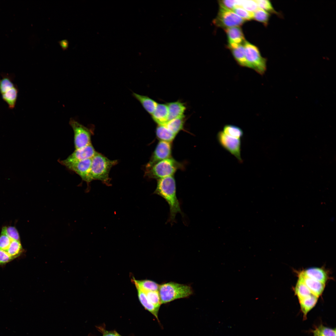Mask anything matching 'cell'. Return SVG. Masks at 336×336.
<instances>
[{"label": "cell", "mask_w": 336, "mask_h": 336, "mask_svg": "<svg viewBox=\"0 0 336 336\" xmlns=\"http://www.w3.org/2000/svg\"><path fill=\"white\" fill-rule=\"evenodd\" d=\"M154 193L162 197L168 203L170 208L169 222L175 221L178 213L183 215L176 196V182L173 175L157 180Z\"/></svg>", "instance_id": "cell-1"}, {"label": "cell", "mask_w": 336, "mask_h": 336, "mask_svg": "<svg viewBox=\"0 0 336 336\" xmlns=\"http://www.w3.org/2000/svg\"><path fill=\"white\" fill-rule=\"evenodd\" d=\"M158 291L161 304L189 297L193 293L192 287L189 285L172 282L160 285Z\"/></svg>", "instance_id": "cell-2"}, {"label": "cell", "mask_w": 336, "mask_h": 336, "mask_svg": "<svg viewBox=\"0 0 336 336\" xmlns=\"http://www.w3.org/2000/svg\"><path fill=\"white\" fill-rule=\"evenodd\" d=\"M116 160H111L100 153L96 152L91 158L90 171L91 181L99 180L105 184H109L110 171L113 166L117 163Z\"/></svg>", "instance_id": "cell-3"}, {"label": "cell", "mask_w": 336, "mask_h": 336, "mask_svg": "<svg viewBox=\"0 0 336 336\" xmlns=\"http://www.w3.org/2000/svg\"><path fill=\"white\" fill-rule=\"evenodd\" d=\"M181 167V164L171 157L158 161L146 169L145 175L149 178L157 180L173 175Z\"/></svg>", "instance_id": "cell-4"}, {"label": "cell", "mask_w": 336, "mask_h": 336, "mask_svg": "<svg viewBox=\"0 0 336 336\" xmlns=\"http://www.w3.org/2000/svg\"><path fill=\"white\" fill-rule=\"evenodd\" d=\"M243 45L248 67L261 75H263L266 70V59L261 56L258 48L255 45L246 41Z\"/></svg>", "instance_id": "cell-5"}, {"label": "cell", "mask_w": 336, "mask_h": 336, "mask_svg": "<svg viewBox=\"0 0 336 336\" xmlns=\"http://www.w3.org/2000/svg\"><path fill=\"white\" fill-rule=\"evenodd\" d=\"M245 21L232 10L219 4V12L213 23L216 26L225 30L233 27L239 26Z\"/></svg>", "instance_id": "cell-6"}, {"label": "cell", "mask_w": 336, "mask_h": 336, "mask_svg": "<svg viewBox=\"0 0 336 336\" xmlns=\"http://www.w3.org/2000/svg\"><path fill=\"white\" fill-rule=\"evenodd\" d=\"M69 124L74 133V143L75 149L85 147L91 143L90 129L77 121L71 119Z\"/></svg>", "instance_id": "cell-7"}, {"label": "cell", "mask_w": 336, "mask_h": 336, "mask_svg": "<svg viewBox=\"0 0 336 336\" xmlns=\"http://www.w3.org/2000/svg\"><path fill=\"white\" fill-rule=\"evenodd\" d=\"M217 138L218 142L222 147L234 156L240 162H242L240 155V139L229 137L222 131H219L217 133Z\"/></svg>", "instance_id": "cell-8"}, {"label": "cell", "mask_w": 336, "mask_h": 336, "mask_svg": "<svg viewBox=\"0 0 336 336\" xmlns=\"http://www.w3.org/2000/svg\"><path fill=\"white\" fill-rule=\"evenodd\" d=\"M171 142L160 140L146 166V169L158 161L171 157Z\"/></svg>", "instance_id": "cell-9"}, {"label": "cell", "mask_w": 336, "mask_h": 336, "mask_svg": "<svg viewBox=\"0 0 336 336\" xmlns=\"http://www.w3.org/2000/svg\"><path fill=\"white\" fill-rule=\"evenodd\" d=\"M91 158L63 165L68 169L79 175L82 180L87 183L91 181L90 178V171Z\"/></svg>", "instance_id": "cell-10"}, {"label": "cell", "mask_w": 336, "mask_h": 336, "mask_svg": "<svg viewBox=\"0 0 336 336\" xmlns=\"http://www.w3.org/2000/svg\"><path fill=\"white\" fill-rule=\"evenodd\" d=\"M96 152L91 143L82 148L75 149L66 159L59 160V161L63 165L66 163L91 159L93 157Z\"/></svg>", "instance_id": "cell-11"}, {"label": "cell", "mask_w": 336, "mask_h": 336, "mask_svg": "<svg viewBox=\"0 0 336 336\" xmlns=\"http://www.w3.org/2000/svg\"><path fill=\"white\" fill-rule=\"evenodd\" d=\"M298 275L301 278L304 283L313 294L318 297L322 294L325 287V284L306 276L302 271L298 274Z\"/></svg>", "instance_id": "cell-12"}, {"label": "cell", "mask_w": 336, "mask_h": 336, "mask_svg": "<svg viewBox=\"0 0 336 336\" xmlns=\"http://www.w3.org/2000/svg\"><path fill=\"white\" fill-rule=\"evenodd\" d=\"M225 30L228 38V46L242 44L245 41L242 30L239 26L233 27Z\"/></svg>", "instance_id": "cell-13"}, {"label": "cell", "mask_w": 336, "mask_h": 336, "mask_svg": "<svg viewBox=\"0 0 336 336\" xmlns=\"http://www.w3.org/2000/svg\"><path fill=\"white\" fill-rule=\"evenodd\" d=\"M302 272L306 276L324 284L329 279L327 272L321 268L311 267Z\"/></svg>", "instance_id": "cell-14"}, {"label": "cell", "mask_w": 336, "mask_h": 336, "mask_svg": "<svg viewBox=\"0 0 336 336\" xmlns=\"http://www.w3.org/2000/svg\"><path fill=\"white\" fill-rule=\"evenodd\" d=\"M168 108L166 104L158 103L151 115L154 121L158 125H159L164 124L168 122Z\"/></svg>", "instance_id": "cell-15"}, {"label": "cell", "mask_w": 336, "mask_h": 336, "mask_svg": "<svg viewBox=\"0 0 336 336\" xmlns=\"http://www.w3.org/2000/svg\"><path fill=\"white\" fill-rule=\"evenodd\" d=\"M168 110V121L177 118L184 116L186 107L184 103L176 101L166 103Z\"/></svg>", "instance_id": "cell-16"}, {"label": "cell", "mask_w": 336, "mask_h": 336, "mask_svg": "<svg viewBox=\"0 0 336 336\" xmlns=\"http://www.w3.org/2000/svg\"><path fill=\"white\" fill-rule=\"evenodd\" d=\"M319 297L311 294L309 296L299 301L304 320H306L307 315L315 306Z\"/></svg>", "instance_id": "cell-17"}, {"label": "cell", "mask_w": 336, "mask_h": 336, "mask_svg": "<svg viewBox=\"0 0 336 336\" xmlns=\"http://www.w3.org/2000/svg\"><path fill=\"white\" fill-rule=\"evenodd\" d=\"M136 288L137 291L138 297L141 304L145 309L152 314L159 321L158 314L159 308L156 307L152 303L141 290L137 287Z\"/></svg>", "instance_id": "cell-18"}, {"label": "cell", "mask_w": 336, "mask_h": 336, "mask_svg": "<svg viewBox=\"0 0 336 336\" xmlns=\"http://www.w3.org/2000/svg\"><path fill=\"white\" fill-rule=\"evenodd\" d=\"M133 95L141 104L145 110L152 115L155 110L158 103L147 96L141 95L133 93Z\"/></svg>", "instance_id": "cell-19"}, {"label": "cell", "mask_w": 336, "mask_h": 336, "mask_svg": "<svg viewBox=\"0 0 336 336\" xmlns=\"http://www.w3.org/2000/svg\"><path fill=\"white\" fill-rule=\"evenodd\" d=\"M229 49L238 64L241 66L248 67L244 45H237Z\"/></svg>", "instance_id": "cell-20"}, {"label": "cell", "mask_w": 336, "mask_h": 336, "mask_svg": "<svg viewBox=\"0 0 336 336\" xmlns=\"http://www.w3.org/2000/svg\"><path fill=\"white\" fill-rule=\"evenodd\" d=\"M132 281L137 287L142 291H158L160 285L152 280L144 279L138 280L134 278L132 279Z\"/></svg>", "instance_id": "cell-21"}, {"label": "cell", "mask_w": 336, "mask_h": 336, "mask_svg": "<svg viewBox=\"0 0 336 336\" xmlns=\"http://www.w3.org/2000/svg\"><path fill=\"white\" fill-rule=\"evenodd\" d=\"M298 276V278L294 288V291L299 301L312 294L305 285L301 278L299 275Z\"/></svg>", "instance_id": "cell-22"}, {"label": "cell", "mask_w": 336, "mask_h": 336, "mask_svg": "<svg viewBox=\"0 0 336 336\" xmlns=\"http://www.w3.org/2000/svg\"><path fill=\"white\" fill-rule=\"evenodd\" d=\"M156 135L161 141L171 142L176 135L171 132L165 124L158 125L156 129Z\"/></svg>", "instance_id": "cell-23"}, {"label": "cell", "mask_w": 336, "mask_h": 336, "mask_svg": "<svg viewBox=\"0 0 336 336\" xmlns=\"http://www.w3.org/2000/svg\"><path fill=\"white\" fill-rule=\"evenodd\" d=\"M184 118V116L174 119L168 121L164 124L171 132L176 135L180 131L183 129Z\"/></svg>", "instance_id": "cell-24"}, {"label": "cell", "mask_w": 336, "mask_h": 336, "mask_svg": "<svg viewBox=\"0 0 336 336\" xmlns=\"http://www.w3.org/2000/svg\"><path fill=\"white\" fill-rule=\"evenodd\" d=\"M17 89L15 86L2 94L3 99L9 108L13 109L15 106L17 97Z\"/></svg>", "instance_id": "cell-25"}, {"label": "cell", "mask_w": 336, "mask_h": 336, "mask_svg": "<svg viewBox=\"0 0 336 336\" xmlns=\"http://www.w3.org/2000/svg\"><path fill=\"white\" fill-rule=\"evenodd\" d=\"M222 131L226 135L238 139H240L244 134L243 131L240 128L232 124L224 125Z\"/></svg>", "instance_id": "cell-26"}, {"label": "cell", "mask_w": 336, "mask_h": 336, "mask_svg": "<svg viewBox=\"0 0 336 336\" xmlns=\"http://www.w3.org/2000/svg\"><path fill=\"white\" fill-rule=\"evenodd\" d=\"M6 251L14 259L19 256L23 252L20 241L12 240Z\"/></svg>", "instance_id": "cell-27"}, {"label": "cell", "mask_w": 336, "mask_h": 336, "mask_svg": "<svg viewBox=\"0 0 336 336\" xmlns=\"http://www.w3.org/2000/svg\"><path fill=\"white\" fill-rule=\"evenodd\" d=\"M270 15L268 12L258 8L253 12V19L262 23L266 26L268 24Z\"/></svg>", "instance_id": "cell-28"}, {"label": "cell", "mask_w": 336, "mask_h": 336, "mask_svg": "<svg viewBox=\"0 0 336 336\" xmlns=\"http://www.w3.org/2000/svg\"><path fill=\"white\" fill-rule=\"evenodd\" d=\"M259 8L262 9L269 13L274 14L279 16L280 13L276 11L273 7L271 2L268 0H255Z\"/></svg>", "instance_id": "cell-29"}, {"label": "cell", "mask_w": 336, "mask_h": 336, "mask_svg": "<svg viewBox=\"0 0 336 336\" xmlns=\"http://www.w3.org/2000/svg\"><path fill=\"white\" fill-rule=\"evenodd\" d=\"M142 291L152 303L156 307L160 308L161 303L158 291Z\"/></svg>", "instance_id": "cell-30"}, {"label": "cell", "mask_w": 336, "mask_h": 336, "mask_svg": "<svg viewBox=\"0 0 336 336\" xmlns=\"http://www.w3.org/2000/svg\"><path fill=\"white\" fill-rule=\"evenodd\" d=\"M237 6L242 7L245 10L254 12L258 8L255 0H238Z\"/></svg>", "instance_id": "cell-31"}, {"label": "cell", "mask_w": 336, "mask_h": 336, "mask_svg": "<svg viewBox=\"0 0 336 336\" xmlns=\"http://www.w3.org/2000/svg\"><path fill=\"white\" fill-rule=\"evenodd\" d=\"M6 228V226L2 228L0 236V249L6 251L12 240L7 234Z\"/></svg>", "instance_id": "cell-32"}, {"label": "cell", "mask_w": 336, "mask_h": 336, "mask_svg": "<svg viewBox=\"0 0 336 336\" xmlns=\"http://www.w3.org/2000/svg\"><path fill=\"white\" fill-rule=\"evenodd\" d=\"M232 11L245 21L253 19V12L247 11L240 7L236 6Z\"/></svg>", "instance_id": "cell-33"}, {"label": "cell", "mask_w": 336, "mask_h": 336, "mask_svg": "<svg viewBox=\"0 0 336 336\" xmlns=\"http://www.w3.org/2000/svg\"><path fill=\"white\" fill-rule=\"evenodd\" d=\"M14 86L11 80L7 77L0 80V92L2 94Z\"/></svg>", "instance_id": "cell-34"}, {"label": "cell", "mask_w": 336, "mask_h": 336, "mask_svg": "<svg viewBox=\"0 0 336 336\" xmlns=\"http://www.w3.org/2000/svg\"><path fill=\"white\" fill-rule=\"evenodd\" d=\"M323 336H336V329H332L320 324L316 328Z\"/></svg>", "instance_id": "cell-35"}, {"label": "cell", "mask_w": 336, "mask_h": 336, "mask_svg": "<svg viewBox=\"0 0 336 336\" xmlns=\"http://www.w3.org/2000/svg\"><path fill=\"white\" fill-rule=\"evenodd\" d=\"M6 233L12 240L20 241L18 232L15 227L11 226L7 227Z\"/></svg>", "instance_id": "cell-36"}, {"label": "cell", "mask_w": 336, "mask_h": 336, "mask_svg": "<svg viewBox=\"0 0 336 336\" xmlns=\"http://www.w3.org/2000/svg\"><path fill=\"white\" fill-rule=\"evenodd\" d=\"M13 259L6 251L0 249V265H5Z\"/></svg>", "instance_id": "cell-37"}, {"label": "cell", "mask_w": 336, "mask_h": 336, "mask_svg": "<svg viewBox=\"0 0 336 336\" xmlns=\"http://www.w3.org/2000/svg\"><path fill=\"white\" fill-rule=\"evenodd\" d=\"M219 4L232 10L237 5V0H222L219 1Z\"/></svg>", "instance_id": "cell-38"}, {"label": "cell", "mask_w": 336, "mask_h": 336, "mask_svg": "<svg viewBox=\"0 0 336 336\" xmlns=\"http://www.w3.org/2000/svg\"><path fill=\"white\" fill-rule=\"evenodd\" d=\"M99 329L102 333V336H122L115 331H108L100 327Z\"/></svg>", "instance_id": "cell-39"}, {"label": "cell", "mask_w": 336, "mask_h": 336, "mask_svg": "<svg viewBox=\"0 0 336 336\" xmlns=\"http://www.w3.org/2000/svg\"><path fill=\"white\" fill-rule=\"evenodd\" d=\"M58 43L63 50L67 49L69 45V42L68 40L64 39L59 41Z\"/></svg>", "instance_id": "cell-40"}, {"label": "cell", "mask_w": 336, "mask_h": 336, "mask_svg": "<svg viewBox=\"0 0 336 336\" xmlns=\"http://www.w3.org/2000/svg\"><path fill=\"white\" fill-rule=\"evenodd\" d=\"M312 332L314 336H323L316 328H315V329L312 331Z\"/></svg>", "instance_id": "cell-41"}, {"label": "cell", "mask_w": 336, "mask_h": 336, "mask_svg": "<svg viewBox=\"0 0 336 336\" xmlns=\"http://www.w3.org/2000/svg\"></svg>", "instance_id": "cell-42"}]
</instances>
